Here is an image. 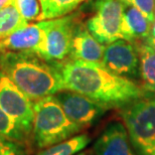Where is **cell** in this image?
<instances>
[{"mask_svg": "<svg viewBox=\"0 0 155 155\" xmlns=\"http://www.w3.org/2000/svg\"><path fill=\"white\" fill-rule=\"evenodd\" d=\"M76 155H94V154L91 153V152H89V151H84V152H79Z\"/></svg>", "mask_w": 155, "mask_h": 155, "instance_id": "cell-25", "label": "cell"}, {"mask_svg": "<svg viewBox=\"0 0 155 155\" xmlns=\"http://www.w3.org/2000/svg\"><path fill=\"white\" fill-rule=\"evenodd\" d=\"M30 145L0 134V155H30Z\"/></svg>", "mask_w": 155, "mask_h": 155, "instance_id": "cell-19", "label": "cell"}, {"mask_svg": "<svg viewBox=\"0 0 155 155\" xmlns=\"http://www.w3.org/2000/svg\"><path fill=\"white\" fill-rule=\"evenodd\" d=\"M0 71L32 102L64 91L52 63L33 51H0Z\"/></svg>", "mask_w": 155, "mask_h": 155, "instance_id": "cell-2", "label": "cell"}, {"mask_svg": "<svg viewBox=\"0 0 155 155\" xmlns=\"http://www.w3.org/2000/svg\"><path fill=\"white\" fill-rule=\"evenodd\" d=\"M0 107L31 138L33 102L0 71Z\"/></svg>", "mask_w": 155, "mask_h": 155, "instance_id": "cell-7", "label": "cell"}, {"mask_svg": "<svg viewBox=\"0 0 155 155\" xmlns=\"http://www.w3.org/2000/svg\"><path fill=\"white\" fill-rule=\"evenodd\" d=\"M54 97L68 118L82 130L94 125L108 110L103 105L73 91L64 90L57 93Z\"/></svg>", "mask_w": 155, "mask_h": 155, "instance_id": "cell-8", "label": "cell"}, {"mask_svg": "<svg viewBox=\"0 0 155 155\" xmlns=\"http://www.w3.org/2000/svg\"><path fill=\"white\" fill-rule=\"evenodd\" d=\"M0 134L14 140L31 145V138L17 125V123L7 115L0 107Z\"/></svg>", "mask_w": 155, "mask_h": 155, "instance_id": "cell-18", "label": "cell"}, {"mask_svg": "<svg viewBox=\"0 0 155 155\" xmlns=\"http://www.w3.org/2000/svg\"><path fill=\"white\" fill-rule=\"evenodd\" d=\"M105 45L91 35L86 24L77 22L68 58L102 64Z\"/></svg>", "mask_w": 155, "mask_h": 155, "instance_id": "cell-12", "label": "cell"}, {"mask_svg": "<svg viewBox=\"0 0 155 155\" xmlns=\"http://www.w3.org/2000/svg\"><path fill=\"white\" fill-rule=\"evenodd\" d=\"M91 138L88 134H77L60 143L41 149L38 155H76L88 146Z\"/></svg>", "mask_w": 155, "mask_h": 155, "instance_id": "cell-16", "label": "cell"}, {"mask_svg": "<svg viewBox=\"0 0 155 155\" xmlns=\"http://www.w3.org/2000/svg\"><path fill=\"white\" fill-rule=\"evenodd\" d=\"M102 64L118 76L131 80L140 77L139 55L132 41L118 39L105 45Z\"/></svg>", "mask_w": 155, "mask_h": 155, "instance_id": "cell-9", "label": "cell"}, {"mask_svg": "<svg viewBox=\"0 0 155 155\" xmlns=\"http://www.w3.org/2000/svg\"><path fill=\"white\" fill-rule=\"evenodd\" d=\"M124 5L119 0H95L94 15L86 22L91 35L104 45L122 39L121 23Z\"/></svg>", "mask_w": 155, "mask_h": 155, "instance_id": "cell-5", "label": "cell"}, {"mask_svg": "<svg viewBox=\"0 0 155 155\" xmlns=\"http://www.w3.org/2000/svg\"><path fill=\"white\" fill-rule=\"evenodd\" d=\"M154 20H155V9H154Z\"/></svg>", "mask_w": 155, "mask_h": 155, "instance_id": "cell-26", "label": "cell"}, {"mask_svg": "<svg viewBox=\"0 0 155 155\" xmlns=\"http://www.w3.org/2000/svg\"><path fill=\"white\" fill-rule=\"evenodd\" d=\"M139 55V73L142 88L155 94V51L145 40L134 41Z\"/></svg>", "mask_w": 155, "mask_h": 155, "instance_id": "cell-14", "label": "cell"}, {"mask_svg": "<svg viewBox=\"0 0 155 155\" xmlns=\"http://www.w3.org/2000/svg\"><path fill=\"white\" fill-rule=\"evenodd\" d=\"M84 1L85 0H39L38 20H49L69 15Z\"/></svg>", "mask_w": 155, "mask_h": 155, "instance_id": "cell-15", "label": "cell"}, {"mask_svg": "<svg viewBox=\"0 0 155 155\" xmlns=\"http://www.w3.org/2000/svg\"><path fill=\"white\" fill-rule=\"evenodd\" d=\"M40 21L45 31V48L40 58L49 63L69 58L74 30L78 22L75 15Z\"/></svg>", "mask_w": 155, "mask_h": 155, "instance_id": "cell-6", "label": "cell"}, {"mask_svg": "<svg viewBox=\"0 0 155 155\" xmlns=\"http://www.w3.org/2000/svg\"><path fill=\"white\" fill-rule=\"evenodd\" d=\"M28 22L21 16L13 3L0 9V40L6 38Z\"/></svg>", "mask_w": 155, "mask_h": 155, "instance_id": "cell-17", "label": "cell"}, {"mask_svg": "<svg viewBox=\"0 0 155 155\" xmlns=\"http://www.w3.org/2000/svg\"><path fill=\"white\" fill-rule=\"evenodd\" d=\"M145 41H146V43H148V45L155 51V38H151V36H148V38L145 39Z\"/></svg>", "mask_w": 155, "mask_h": 155, "instance_id": "cell-22", "label": "cell"}, {"mask_svg": "<svg viewBox=\"0 0 155 155\" xmlns=\"http://www.w3.org/2000/svg\"><path fill=\"white\" fill-rule=\"evenodd\" d=\"M125 5L132 6L141 11L150 21L154 20L155 0H119Z\"/></svg>", "mask_w": 155, "mask_h": 155, "instance_id": "cell-21", "label": "cell"}, {"mask_svg": "<svg viewBox=\"0 0 155 155\" xmlns=\"http://www.w3.org/2000/svg\"><path fill=\"white\" fill-rule=\"evenodd\" d=\"M0 48L7 51H33L41 57L45 48V31L42 22L28 23L21 27L0 40Z\"/></svg>", "mask_w": 155, "mask_h": 155, "instance_id": "cell-10", "label": "cell"}, {"mask_svg": "<svg viewBox=\"0 0 155 155\" xmlns=\"http://www.w3.org/2000/svg\"><path fill=\"white\" fill-rule=\"evenodd\" d=\"M82 131L73 123L54 95L33 102L31 142L38 149L60 143Z\"/></svg>", "mask_w": 155, "mask_h": 155, "instance_id": "cell-3", "label": "cell"}, {"mask_svg": "<svg viewBox=\"0 0 155 155\" xmlns=\"http://www.w3.org/2000/svg\"><path fill=\"white\" fill-rule=\"evenodd\" d=\"M12 3L27 22L38 20L40 16L39 0H12Z\"/></svg>", "mask_w": 155, "mask_h": 155, "instance_id": "cell-20", "label": "cell"}, {"mask_svg": "<svg viewBox=\"0 0 155 155\" xmlns=\"http://www.w3.org/2000/svg\"><path fill=\"white\" fill-rule=\"evenodd\" d=\"M52 64L60 74L64 90L86 96L108 109L122 108L150 94L133 80L116 75L102 64L66 58Z\"/></svg>", "mask_w": 155, "mask_h": 155, "instance_id": "cell-1", "label": "cell"}, {"mask_svg": "<svg viewBox=\"0 0 155 155\" xmlns=\"http://www.w3.org/2000/svg\"><path fill=\"white\" fill-rule=\"evenodd\" d=\"M2 51V49H1V48H0V51Z\"/></svg>", "mask_w": 155, "mask_h": 155, "instance_id": "cell-27", "label": "cell"}, {"mask_svg": "<svg viewBox=\"0 0 155 155\" xmlns=\"http://www.w3.org/2000/svg\"><path fill=\"white\" fill-rule=\"evenodd\" d=\"M12 3V0H0V9L4 8L5 6H7Z\"/></svg>", "mask_w": 155, "mask_h": 155, "instance_id": "cell-23", "label": "cell"}, {"mask_svg": "<svg viewBox=\"0 0 155 155\" xmlns=\"http://www.w3.org/2000/svg\"><path fill=\"white\" fill-rule=\"evenodd\" d=\"M151 22L138 9L125 5L121 23L122 39L132 42L145 40L150 35Z\"/></svg>", "mask_w": 155, "mask_h": 155, "instance_id": "cell-13", "label": "cell"}, {"mask_svg": "<svg viewBox=\"0 0 155 155\" xmlns=\"http://www.w3.org/2000/svg\"><path fill=\"white\" fill-rule=\"evenodd\" d=\"M95 155H138L129 140L123 123L114 122L106 127L93 147Z\"/></svg>", "mask_w": 155, "mask_h": 155, "instance_id": "cell-11", "label": "cell"}, {"mask_svg": "<svg viewBox=\"0 0 155 155\" xmlns=\"http://www.w3.org/2000/svg\"><path fill=\"white\" fill-rule=\"evenodd\" d=\"M129 140L138 155H155V98L138 99L121 108Z\"/></svg>", "mask_w": 155, "mask_h": 155, "instance_id": "cell-4", "label": "cell"}, {"mask_svg": "<svg viewBox=\"0 0 155 155\" xmlns=\"http://www.w3.org/2000/svg\"><path fill=\"white\" fill-rule=\"evenodd\" d=\"M149 36L155 38V20H153L152 22H151V28H150V35H149Z\"/></svg>", "mask_w": 155, "mask_h": 155, "instance_id": "cell-24", "label": "cell"}]
</instances>
